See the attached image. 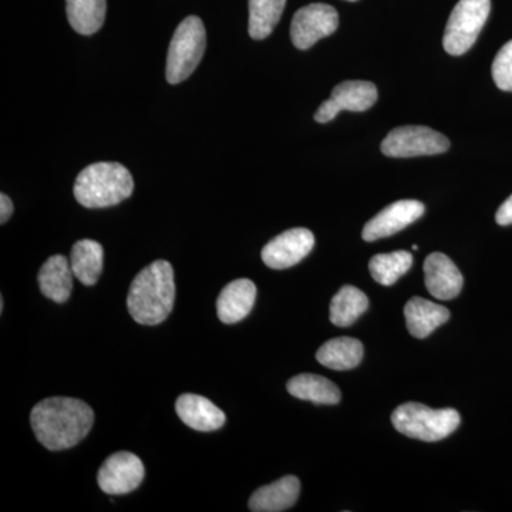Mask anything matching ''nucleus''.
Listing matches in <instances>:
<instances>
[{
  "mask_svg": "<svg viewBox=\"0 0 512 512\" xmlns=\"http://www.w3.org/2000/svg\"><path fill=\"white\" fill-rule=\"evenodd\" d=\"M377 101L375 84L365 80H348L333 89L329 100L320 104L315 120L318 123H329L340 111H366Z\"/></svg>",
  "mask_w": 512,
  "mask_h": 512,
  "instance_id": "10",
  "label": "nucleus"
},
{
  "mask_svg": "<svg viewBox=\"0 0 512 512\" xmlns=\"http://www.w3.org/2000/svg\"><path fill=\"white\" fill-rule=\"evenodd\" d=\"M450 140L430 127L403 126L394 128L382 143L384 156L410 158L446 153Z\"/></svg>",
  "mask_w": 512,
  "mask_h": 512,
  "instance_id": "7",
  "label": "nucleus"
},
{
  "mask_svg": "<svg viewBox=\"0 0 512 512\" xmlns=\"http://www.w3.org/2000/svg\"><path fill=\"white\" fill-rule=\"evenodd\" d=\"M301 481L286 476L275 483L258 488L249 500V510L254 512H281L289 510L298 501Z\"/></svg>",
  "mask_w": 512,
  "mask_h": 512,
  "instance_id": "16",
  "label": "nucleus"
},
{
  "mask_svg": "<svg viewBox=\"0 0 512 512\" xmlns=\"http://www.w3.org/2000/svg\"><path fill=\"white\" fill-rule=\"evenodd\" d=\"M174 269L170 262L156 261L134 279L127 296L131 318L140 325H160L174 308Z\"/></svg>",
  "mask_w": 512,
  "mask_h": 512,
  "instance_id": "2",
  "label": "nucleus"
},
{
  "mask_svg": "<svg viewBox=\"0 0 512 512\" xmlns=\"http://www.w3.org/2000/svg\"><path fill=\"white\" fill-rule=\"evenodd\" d=\"M3 308H5V301H3V298H0V312H3Z\"/></svg>",
  "mask_w": 512,
  "mask_h": 512,
  "instance_id": "29",
  "label": "nucleus"
},
{
  "mask_svg": "<svg viewBox=\"0 0 512 512\" xmlns=\"http://www.w3.org/2000/svg\"><path fill=\"white\" fill-rule=\"evenodd\" d=\"M426 207L423 202L416 200H402L393 202L389 207L380 211L376 217L367 222L363 228L362 237L366 242L392 237L402 229L423 217Z\"/></svg>",
  "mask_w": 512,
  "mask_h": 512,
  "instance_id": "12",
  "label": "nucleus"
},
{
  "mask_svg": "<svg viewBox=\"0 0 512 512\" xmlns=\"http://www.w3.org/2000/svg\"><path fill=\"white\" fill-rule=\"evenodd\" d=\"M316 359L320 365L332 370H352L360 365L363 359V345L353 338L329 340L320 346Z\"/></svg>",
  "mask_w": 512,
  "mask_h": 512,
  "instance_id": "20",
  "label": "nucleus"
},
{
  "mask_svg": "<svg viewBox=\"0 0 512 512\" xmlns=\"http://www.w3.org/2000/svg\"><path fill=\"white\" fill-rule=\"evenodd\" d=\"M315 247V237L309 229L293 228L269 241L262 249V261L271 269H286L298 265Z\"/></svg>",
  "mask_w": 512,
  "mask_h": 512,
  "instance_id": "11",
  "label": "nucleus"
},
{
  "mask_svg": "<svg viewBox=\"0 0 512 512\" xmlns=\"http://www.w3.org/2000/svg\"><path fill=\"white\" fill-rule=\"evenodd\" d=\"M339 26L338 10L325 3H312L299 9L291 23V39L299 50L311 49L323 37L336 32Z\"/></svg>",
  "mask_w": 512,
  "mask_h": 512,
  "instance_id": "8",
  "label": "nucleus"
},
{
  "mask_svg": "<svg viewBox=\"0 0 512 512\" xmlns=\"http://www.w3.org/2000/svg\"><path fill=\"white\" fill-rule=\"evenodd\" d=\"M144 474L143 461L136 454L120 451L104 461L97 474V483L103 493L124 495L140 487Z\"/></svg>",
  "mask_w": 512,
  "mask_h": 512,
  "instance_id": "9",
  "label": "nucleus"
},
{
  "mask_svg": "<svg viewBox=\"0 0 512 512\" xmlns=\"http://www.w3.org/2000/svg\"><path fill=\"white\" fill-rule=\"evenodd\" d=\"M348 2H357V0H348Z\"/></svg>",
  "mask_w": 512,
  "mask_h": 512,
  "instance_id": "30",
  "label": "nucleus"
},
{
  "mask_svg": "<svg viewBox=\"0 0 512 512\" xmlns=\"http://www.w3.org/2000/svg\"><path fill=\"white\" fill-rule=\"evenodd\" d=\"M404 318L410 335L424 339L450 319V311L439 303L414 296L404 306Z\"/></svg>",
  "mask_w": 512,
  "mask_h": 512,
  "instance_id": "17",
  "label": "nucleus"
},
{
  "mask_svg": "<svg viewBox=\"0 0 512 512\" xmlns=\"http://www.w3.org/2000/svg\"><path fill=\"white\" fill-rule=\"evenodd\" d=\"M175 412L192 430L204 433L221 429L225 424V413L198 394H181L175 403Z\"/></svg>",
  "mask_w": 512,
  "mask_h": 512,
  "instance_id": "14",
  "label": "nucleus"
},
{
  "mask_svg": "<svg viewBox=\"0 0 512 512\" xmlns=\"http://www.w3.org/2000/svg\"><path fill=\"white\" fill-rule=\"evenodd\" d=\"M286 389L296 399L316 404H338L340 390L335 383L318 375H299L292 377Z\"/></svg>",
  "mask_w": 512,
  "mask_h": 512,
  "instance_id": "21",
  "label": "nucleus"
},
{
  "mask_svg": "<svg viewBox=\"0 0 512 512\" xmlns=\"http://www.w3.org/2000/svg\"><path fill=\"white\" fill-rule=\"evenodd\" d=\"M73 269L69 259L63 255H53L40 268V291L46 298L56 303H64L73 291Z\"/></svg>",
  "mask_w": 512,
  "mask_h": 512,
  "instance_id": "18",
  "label": "nucleus"
},
{
  "mask_svg": "<svg viewBox=\"0 0 512 512\" xmlns=\"http://www.w3.org/2000/svg\"><path fill=\"white\" fill-rule=\"evenodd\" d=\"M207 47V32L198 16H188L175 29L168 47L165 77L168 83L180 84L187 80L201 63Z\"/></svg>",
  "mask_w": 512,
  "mask_h": 512,
  "instance_id": "5",
  "label": "nucleus"
},
{
  "mask_svg": "<svg viewBox=\"0 0 512 512\" xmlns=\"http://www.w3.org/2000/svg\"><path fill=\"white\" fill-rule=\"evenodd\" d=\"M103 247L92 239L76 242L70 254L73 274L83 285L93 286L99 281L103 271Z\"/></svg>",
  "mask_w": 512,
  "mask_h": 512,
  "instance_id": "19",
  "label": "nucleus"
},
{
  "mask_svg": "<svg viewBox=\"0 0 512 512\" xmlns=\"http://www.w3.org/2000/svg\"><path fill=\"white\" fill-rule=\"evenodd\" d=\"M495 221H497L498 225H503V227L512 224V195L498 208L497 214H495Z\"/></svg>",
  "mask_w": 512,
  "mask_h": 512,
  "instance_id": "27",
  "label": "nucleus"
},
{
  "mask_svg": "<svg viewBox=\"0 0 512 512\" xmlns=\"http://www.w3.org/2000/svg\"><path fill=\"white\" fill-rule=\"evenodd\" d=\"M493 79L498 89L512 93V40L501 47L495 56Z\"/></svg>",
  "mask_w": 512,
  "mask_h": 512,
  "instance_id": "26",
  "label": "nucleus"
},
{
  "mask_svg": "<svg viewBox=\"0 0 512 512\" xmlns=\"http://www.w3.org/2000/svg\"><path fill=\"white\" fill-rule=\"evenodd\" d=\"M106 0H66L67 19L84 36L99 32L106 19Z\"/></svg>",
  "mask_w": 512,
  "mask_h": 512,
  "instance_id": "23",
  "label": "nucleus"
},
{
  "mask_svg": "<svg viewBox=\"0 0 512 512\" xmlns=\"http://www.w3.org/2000/svg\"><path fill=\"white\" fill-rule=\"evenodd\" d=\"M30 423L37 441L47 450H67L86 439L93 427L94 412L82 400L50 397L33 407Z\"/></svg>",
  "mask_w": 512,
  "mask_h": 512,
  "instance_id": "1",
  "label": "nucleus"
},
{
  "mask_svg": "<svg viewBox=\"0 0 512 512\" xmlns=\"http://www.w3.org/2000/svg\"><path fill=\"white\" fill-rule=\"evenodd\" d=\"M13 214V204L6 194H0V224H6Z\"/></svg>",
  "mask_w": 512,
  "mask_h": 512,
  "instance_id": "28",
  "label": "nucleus"
},
{
  "mask_svg": "<svg viewBox=\"0 0 512 512\" xmlns=\"http://www.w3.org/2000/svg\"><path fill=\"white\" fill-rule=\"evenodd\" d=\"M424 276L427 291L440 301L457 298L463 289V275L458 271L456 264L440 252L427 256L424 261Z\"/></svg>",
  "mask_w": 512,
  "mask_h": 512,
  "instance_id": "13",
  "label": "nucleus"
},
{
  "mask_svg": "<svg viewBox=\"0 0 512 512\" xmlns=\"http://www.w3.org/2000/svg\"><path fill=\"white\" fill-rule=\"evenodd\" d=\"M394 429L410 439L440 441L446 439L460 426L457 410H433L421 403H404L392 414Z\"/></svg>",
  "mask_w": 512,
  "mask_h": 512,
  "instance_id": "4",
  "label": "nucleus"
},
{
  "mask_svg": "<svg viewBox=\"0 0 512 512\" xmlns=\"http://www.w3.org/2000/svg\"><path fill=\"white\" fill-rule=\"evenodd\" d=\"M286 0H249V36L266 39L278 25L284 13Z\"/></svg>",
  "mask_w": 512,
  "mask_h": 512,
  "instance_id": "24",
  "label": "nucleus"
},
{
  "mask_svg": "<svg viewBox=\"0 0 512 512\" xmlns=\"http://www.w3.org/2000/svg\"><path fill=\"white\" fill-rule=\"evenodd\" d=\"M413 265V255L407 251H396L392 254H377L370 259L369 271L377 284L392 286Z\"/></svg>",
  "mask_w": 512,
  "mask_h": 512,
  "instance_id": "25",
  "label": "nucleus"
},
{
  "mask_svg": "<svg viewBox=\"0 0 512 512\" xmlns=\"http://www.w3.org/2000/svg\"><path fill=\"white\" fill-rule=\"evenodd\" d=\"M256 286L249 279H237L222 289L217 301L218 318L225 325H234L247 318L254 308Z\"/></svg>",
  "mask_w": 512,
  "mask_h": 512,
  "instance_id": "15",
  "label": "nucleus"
},
{
  "mask_svg": "<svg viewBox=\"0 0 512 512\" xmlns=\"http://www.w3.org/2000/svg\"><path fill=\"white\" fill-rule=\"evenodd\" d=\"M134 191L133 175L120 163H94L74 181V197L86 208H107L120 204Z\"/></svg>",
  "mask_w": 512,
  "mask_h": 512,
  "instance_id": "3",
  "label": "nucleus"
},
{
  "mask_svg": "<svg viewBox=\"0 0 512 512\" xmlns=\"http://www.w3.org/2000/svg\"><path fill=\"white\" fill-rule=\"evenodd\" d=\"M491 0H460L448 18L444 32V50L451 56L467 53L477 42L488 16Z\"/></svg>",
  "mask_w": 512,
  "mask_h": 512,
  "instance_id": "6",
  "label": "nucleus"
},
{
  "mask_svg": "<svg viewBox=\"0 0 512 512\" xmlns=\"http://www.w3.org/2000/svg\"><path fill=\"white\" fill-rule=\"evenodd\" d=\"M369 308L365 293L352 285L343 286L330 302V322L339 328H348Z\"/></svg>",
  "mask_w": 512,
  "mask_h": 512,
  "instance_id": "22",
  "label": "nucleus"
}]
</instances>
